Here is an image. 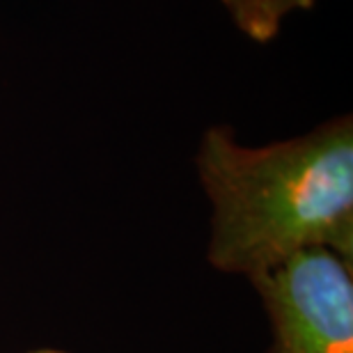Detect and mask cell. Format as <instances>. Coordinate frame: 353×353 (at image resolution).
Wrapping results in <instances>:
<instances>
[{
    "label": "cell",
    "instance_id": "cell-1",
    "mask_svg": "<svg viewBox=\"0 0 353 353\" xmlns=\"http://www.w3.org/2000/svg\"><path fill=\"white\" fill-rule=\"evenodd\" d=\"M195 170L211 204L209 264L252 280L303 250L353 264V117L259 147L204 131Z\"/></svg>",
    "mask_w": 353,
    "mask_h": 353
},
{
    "label": "cell",
    "instance_id": "cell-2",
    "mask_svg": "<svg viewBox=\"0 0 353 353\" xmlns=\"http://www.w3.org/2000/svg\"><path fill=\"white\" fill-rule=\"evenodd\" d=\"M271 323L266 353H353V264L303 250L250 280Z\"/></svg>",
    "mask_w": 353,
    "mask_h": 353
},
{
    "label": "cell",
    "instance_id": "cell-3",
    "mask_svg": "<svg viewBox=\"0 0 353 353\" xmlns=\"http://www.w3.org/2000/svg\"><path fill=\"white\" fill-rule=\"evenodd\" d=\"M223 5L245 37L266 44L292 14L310 10L314 0H223Z\"/></svg>",
    "mask_w": 353,
    "mask_h": 353
},
{
    "label": "cell",
    "instance_id": "cell-4",
    "mask_svg": "<svg viewBox=\"0 0 353 353\" xmlns=\"http://www.w3.org/2000/svg\"><path fill=\"white\" fill-rule=\"evenodd\" d=\"M26 353H69V351H60V349H34V351H26Z\"/></svg>",
    "mask_w": 353,
    "mask_h": 353
}]
</instances>
